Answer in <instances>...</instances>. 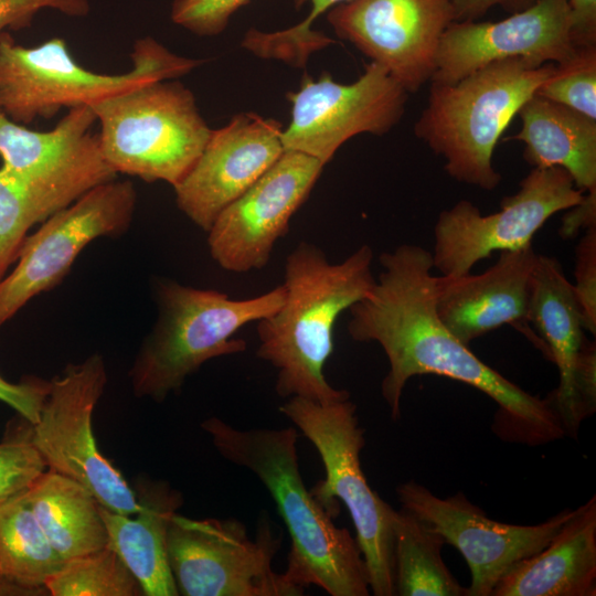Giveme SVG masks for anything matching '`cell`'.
<instances>
[{
    "label": "cell",
    "instance_id": "7a4b0ae2",
    "mask_svg": "<svg viewBox=\"0 0 596 596\" xmlns=\"http://www.w3.org/2000/svg\"><path fill=\"white\" fill-rule=\"evenodd\" d=\"M217 453L253 472L275 501L290 536L286 578L331 596L370 595L368 568L356 540L304 483L294 427L241 429L219 417L202 422Z\"/></svg>",
    "mask_w": 596,
    "mask_h": 596
},
{
    "label": "cell",
    "instance_id": "5bb4252c",
    "mask_svg": "<svg viewBox=\"0 0 596 596\" xmlns=\"http://www.w3.org/2000/svg\"><path fill=\"white\" fill-rule=\"evenodd\" d=\"M408 93L375 62L353 83L342 84L322 73L305 75L289 92L291 120L281 132L285 150L299 151L324 166L350 138L369 132L382 136L402 118Z\"/></svg>",
    "mask_w": 596,
    "mask_h": 596
},
{
    "label": "cell",
    "instance_id": "2e32d148",
    "mask_svg": "<svg viewBox=\"0 0 596 596\" xmlns=\"http://www.w3.org/2000/svg\"><path fill=\"white\" fill-rule=\"evenodd\" d=\"M327 19L339 38L416 93L435 73L455 11L453 0H350L331 8Z\"/></svg>",
    "mask_w": 596,
    "mask_h": 596
},
{
    "label": "cell",
    "instance_id": "9a60e30c",
    "mask_svg": "<svg viewBox=\"0 0 596 596\" xmlns=\"http://www.w3.org/2000/svg\"><path fill=\"white\" fill-rule=\"evenodd\" d=\"M396 493L403 509L460 552L471 573L466 596H492L499 581L544 549L575 513L565 509L540 524L517 525L488 518L462 492L443 499L411 480L398 485Z\"/></svg>",
    "mask_w": 596,
    "mask_h": 596
},
{
    "label": "cell",
    "instance_id": "4fadbf2b",
    "mask_svg": "<svg viewBox=\"0 0 596 596\" xmlns=\"http://www.w3.org/2000/svg\"><path fill=\"white\" fill-rule=\"evenodd\" d=\"M89 105L67 109L55 127L35 131L0 110L1 168L28 191L44 221L117 174L106 162L92 128Z\"/></svg>",
    "mask_w": 596,
    "mask_h": 596
},
{
    "label": "cell",
    "instance_id": "ac0fdd59",
    "mask_svg": "<svg viewBox=\"0 0 596 596\" xmlns=\"http://www.w3.org/2000/svg\"><path fill=\"white\" fill-rule=\"evenodd\" d=\"M576 50L567 0H534L500 21H454L441 36L430 82L455 83L492 62L512 57L536 65L561 64Z\"/></svg>",
    "mask_w": 596,
    "mask_h": 596
},
{
    "label": "cell",
    "instance_id": "e575fe53",
    "mask_svg": "<svg viewBox=\"0 0 596 596\" xmlns=\"http://www.w3.org/2000/svg\"><path fill=\"white\" fill-rule=\"evenodd\" d=\"M49 390L50 381L30 377L20 383H10L0 375V401L31 425L38 423Z\"/></svg>",
    "mask_w": 596,
    "mask_h": 596
},
{
    "label": "cell",
    "instance_id": "44dd1931",
    "mask_svg": "<svg viewBox=\"0 0 596 596\" xmlns=\"http://www.w3.org/2000/svg\"><path fill=\"white\" fill-rule=\"evenodd\" d=\"M529 320L557 366L560 383L550 396L566 436L576 437L582 423L575 400V374L586 340L573 284L560 262L538 254L531 277Z\"/></svg>",
    "mask_w": 596,
    "mask_h": 596
},
{
    "label": "cell",
    "instance_id": "f1b7e54d",
    "mask_svg": "<svg viewBox=\"0 0 596 596\" xmlns=\"http://www.w3.org/2000/svg\"><path fill=\"white\" fill-rule=\"evenodd\" d=\"M347 1L350 0H294L297 9L306 3L310 4L307 18L286 30L275 32L253 30L247 40L248 49L259 57L281 60L292 66L304 67L313 52L333 42L331 38L313 31L312 22L334 6Z\"/></svg>",
    "mask_w": 596,
    "mask_h": 596
},
{
    "label": "cell",
    "instance_id": "d6a6232c",
    "mask_svg": "<svg viewBox=\"0 0 596 596\" xmlns=\"http://www.w3.org/2000/svg\"><path fill=\"white\" fill-rule=\"evenodd\" d=\"M247 2L248 0H174L171 20L194 34L217 35L226 28L233 13Z\"/></svg>",
    "mask_w": 596,
    "mask_h": 596
},
{
    "label": "cell",
    "instance_id": "9c48e42d",
    "mask_svg": "<svg viewBox=\"0 0 596 596\" xmlns=\"http://www.w3.org/2000/svg\"><path fill=\"white\" fill-rule=\"evenodd\" d=\"M281 541L266 519L254 539L237 519L195 520L175 513L167 547L179 595H302L305 589L273 567Z\"/></svg>",
    "mask_w": 596,
    "mask_h": 596
},
{
    "label": "cell",
    "instance_id": "5b68a950",
    "mask_svg": "<svg viewBox=\"0 0 596 596\" xmlns=\"http://www.w3.org/2000/svg\"><path fill=\"white\" fill-rule=\"evenodd\" d=\"M285 296L284 285L257 297L232 299L219 290L157 280L158 317L129 372L135 395L162 402L209 360L245 351L246 341L234 334L275 313Z\"/></svg>",
    "mask_w": 596,
    "mask_h": 596
},
{
    "label": "cell",
    "instance_id": "30bf717a",
    "mask_svg": "<svg viewBox=\"0 0 596 596\" xmlns=\"http://www.w3.org/2000/svg\"><path fill=\"white\" fill-rule=\"evenodd\" d=\"M107 383L104 359L94 353L50 381L30 440L47 469L86 487L107 509L136 514L140 504L120 471L103 456L93 432V413Z\"/></svg>",
    "mask_w": 596,
    "mask_h": 596
},
{
    "label": "cell",
    "instance_id": "836d02e7",
    "mask_svg": "<svg viewBox=\"0 0 596 596\" xmlns=\"http://www.w3.org/2000/svg\"><path fill=\"white\" fill-rule=\"evenodd\" d=\"M575 284L584 330L596 333V225L585 230L575 248Z\"/></svg>",
    "mask_w": 596,
    "mask_h": 596
},
{
    "label": "cell",
    "instance_id": "277c9868",
    "mask_svg": "<svg viewBox=\"0 0 596 596\" xmlns=\"http://www.w3.org/2000/svg\"><path fill=\"white\" fill-rule=\"evenodd\" d=\"M554 68V63L536 65L512 57L492 62L455 83L432 82L414 132L445 159L451 178L491 191L501 181L492 163L498 140Z\"/></svg>",
    "mask_w": 596,
    "mask_h": 596
},
{
    "label": "cell",
    "instance_id": "ba28073f",
    "mask_svg": "<svg viewBox=\"0 0 596 596\" xmlns=\"http://www.w3.org/2000/svg\"><path fill=\"white\" fill-rule=\"evenodd\" d=\"M317 449L324 478L310 492L334 518L339 500L347 507L363 555L370 592L395 595L393 512L368 483L361 466L364 429L350 397L322 404L294 396L279 407Z\"/></svg>",
    "mask_w": 596,
    "mask_h": 596
},
{
    "label": "cell",
    "instance_id": "cb8c5ba5",
    "mask_svg": "<svg viewBox=\"0 0 596 596\" xmlns=\"http://www.w3.org/2000/svg\"><path fill=\"white\" fill-rule=\"evenodd\" d=\"M521 129L510 139L525 143L533 168L561 167L584 193H596V120L534 94L519 109Z\"/></svg>",
    "mask_w": 596,
    "mask_h": 596
},
{
    "label": "cell",
    "instance_id": "83f0119b",
    "mask_svg": "<svg viewBox=\"0 0 596 596\" xmlns=\"http://www.w3.org/2000/svg\"><path fill=\"white\" fill-rule=\"evenodd\" d=\"M52 596H136L141 587L120 556L105 546L64 562L45 583Z\"/></svg>",
    "mask_w": 596,
    "mask_h": 596
},
{
    "label": "cell",
    "instance_id": "4316f807",
    "mask_svg": "<svg viewBox=\"0 0 596 596\" xmlns=\"http://www.w3.org/2000/svg\"><path fill=\"white\" fill-rule=\"evenodd\" d=\"M64 562L42 530L24 491L0 503V578L45 594L46 581Z\"/></svg>",
    "mask_w": 596,
    "mask_h": 596
},
{
    "label": "cell",
    "instance_id": "8992f818",
    "mask_svg": "<svg viewBox=\"0 0 596 596\" xmlns=\"http://www.w3.org/2000/svg\"><path fill=\"white\" fill-rule=\"evenodd\" d=\"M132 49L128 72L103 74L81 65L62 38L26 47L4 31L0 34V110L26 125L147 81L177 79L205 62L177 55L150 36L138 39Z\"/></svg>",
    "mask_w": 596,
    "mask_h": 596
},
{
    "label": "cell",
    "instance_id": "f546056e",
    "mask_svg": "<svg viewBox=\"0 0 596 596\" xmlns=\"http://www.w3.org/2000/svg\"><path fill=\"white\" fill-rule=\"evenodd\" d=\"M535 94L596 120V45L577 47L571 58L555 64Z\"/></svg>",
    "mask_w": 596,
    "mask_h": 596
},
{
    "label": "cell",
    "instance_id": "6da1fadb",
    "mask_svg": "<svg viewBox=\"0 0 596 596\" xmlns=\"http://www.w3.org/2000/svg\"><path fill=\"white\" fill-rule=\"evenodd\" d=\"M381 273L371 291L349 308V336L376 342L389 371L381 393L391 417L411 377L434 374L462 382L499 406L494 433L503 440L538 446L566 436L551 397L540 398L481 361L441 322L436 311V276L429 251L402 244L381 254Z\"/></svg>",
    "mask_w": 596,
    "mask_h": 596
},
{
    "label": "cell",
    "instance_id": "7c38bea8",
    "mask_svg": "<svg viewBox=\"0 0 596 596\" xmlns=\"http://www.w3.org/2000/svg\"><path fill=\"white\" fill-rule=\"evenodd\" d=\"M136 204L134 184L116 178L43 221L24 240L13 270L0 280V326L32 298L57 286L89 243L124 234Z\"/></svg>",
    "mask_w": 596,
    "mask_h": 596
},
{
    "label": "cell",
    "instance_id": "d6986e66",
    "mask_svg": "<svg viewBox=\"0 0 596 596\" xmlns=\"http://www.w3.org/2000/svg\"><path fill=\"white\" fill-rule=\"evenodd\" d=\"M281 132L279 121L255 113L237 114L213 129L192 169L173 187L179 210L207 232L283 155Z\"/></svg>",
    "mask_w": 596,
    "mask_h": 596
},
{
    "label": "cell",
    "instance_id": "d4e9b609",
    "mask_svg": "<svg viewBox=\"0 0 596 596\" xmlns=\"http://www.w3.org/2000/svg\"><path fill=\"white\" fill-rule=\"evenodd\" d=\"M24 494L46 538L64 561L108 545L100 503L79 482L46 469Z\"/></svg>",
    "mask_w": 596,
    "mask_h": 596
},
{
    "label": "cell",
    "instance_id": "603a6c76",
    "mask_svg": "<svg viewBox=\"0 0 596 596\" xmlns=\"http://www.w3.org/2000/svg\"><path fill=\"white\" fill-rule=\"evenodd\" d=\"M596 496L575 509L550 543L517 563L492 596H595Z\"/></svg>",
    "mask_w": 596,
    "mask_h": 596
},
{
    "label": "cell",
    "instance_id": "74e56055",
    "mask_svg": "<svg viewBox=\"0 0 596 596\" xmlns=\"http://www.w3.org/2000/svg\"><path fill=\"white\" fill-rule=\"evenodd\" d=\"M534 0H453L455 21H473L500 6L512 13L525 9Z\"/></svg>",
    "mask_w": 596,
    "mask_h": 596
},
{
    "label": "cell",
    "instance_id": "e0dca14e",
    "mask_svg": "<svg viewBox=\"0 0 596 596\" xmlns=\"http://www.w3.org/2000/svg\"><path fill=\"white\" fill-rule=\"evenodd\" d=\"M323 167L311 156L285 150L209 228L207 245L214 262L232 273L265 267L276 242L288 232L292 215L309 196Z\"/></svg>",
    "mask_w": 596,
    "mask_h": 596
},
{
    "label": "cell",
    "instance_id": "3957f363",
    "mask_svg": "<svg viewBox=\"0 0 596 596\" xmlns=\"http://www.w3.org/2000/svg\"><path fill=\"white\" fill-rule=\"evenodd\" d=\"M373 251L362 245L339 263L329 262L316 245L301 242L285 264L283 306L257 324L256 355L276 371L280 397L299 396L322 404L350 397L323 373L333 351L339 316L373 288Z\"/></svg>",
    "mask_w": 596,
    "mask_h": 596
},
{
    "label": "cell",
    "instance_id": "8fae6325",
    "mask_svg": "<svg viewBox=\"0 0 596 596\" xmlns=\"http://www.w3.org/2000/svg\"><path fill=\"white\" fill-rule=\"evenodd\" d=\"M572 177L561 167L532 168L519 190L500 202V210L482 215L470 201L460 200L439 213L434 227L433 266L449 278L471 272L496 252L532 244L534 234L555 213L584 200Z\"/></svg>",
    "mask_w": 596,
    "mask_h": 596
},
{
    "label": "cell",
    "instance_id": "8d00e7d4",
    "mask_svg": "<svg viewBox=\"0 0 596 596\" xmlns=\"http://www.w3.org/2000/svg\"><path fill=\"white\" fill-rule=\"evenodd\" d=\"M576 47L596 45V0H567Z\"/></svg>",
    "mask_w": 596,
    "mask_h": 596
},
{
    "label": "cell",
    "instance_id": "d590c367",
    "mask_svg": "<svg viewBox=\"0 0 596 596\" xmlns=\"http://www.w3.org/2000/svg\"><path fill=\"white\" fill-rule=\"evenodd\" d=\"M73 0H0V34L6 29L20 30L31 25L42 9L66 12Z\"/></svg>",
    "mask_w": 596,
    "mask_h": 596
},
{
    "label": "cell",
    "instance_id": "484cf974",
    "mask_svg": "<svg viewBox=\"0 0 596 596\" xmlns=\"http://www.w3.org/2000/svg\"><path fill=\"white\" fill-rule=\"evenodd\" d=\"M395 595L464 596L441 557L444 539L405 509L393 512Z\"/></svg>",
    "mask_w": 596,
    "mask_h": 596
},
{
    "label": "cell",
    "instance_id": "ffe728a7",
    "mask_svg": "<svg viewBox=\"0 0 596 596\" xmlns=\"http://www.w3.org/2000/svg\"><path fill=\"white\" fill-rule=\"evenodd\" d=\"M538 254L532 244L500 252L481 274L436 276V311L441 322L468 344L494 329L511 326L545 351L529 320L532 273Z\"/></svg>",
    "mask_w": 596,
    "mask_h": 596
},
{
    "label": "cell",
    "instance_id": "4dcf8cb0",
    "mask_svg": "<svg viewBox=\"0 0 596 596\" xmlns=\"http://www.w3.org/2000/svg\"><path fill=\"white\" fill-rule=\"evenodd\" d=\"M43 221L24 187L0 167V280L17 260L29 230Z\"/></svg>",
    "mask_w": 596,
    "mask_h": 596
},
{
    "label": "cell",
    "instance_id": "7402d4cb",
    "mask_svg": "<svg viewBox=\"0 0 596 596\" xmlns=\"http://www.w3.org/2000/svg\"><path fill=\"white\" fill-rule=\"evenodd\" d=\"M140 504L131 515L99 505L110 546L138 581L142 595L177 596L168 557V530L183 504L181 492L166 481L140 479L135 491Z\"/></svg>",
    "mask_w": 596,
    "mask_h": 596
},
{
    "label": "cell",
    "instance_id": "1f68e13d",
    "mask_svg": "<svg viewBox=\"0 0 596 596\" xmlns=\"http://www.w3.org/2000/svg\"><path fill=\"white\" fill-rule=\"evenodd\" d=\"M46 469L30 434L0 443V503L25 491Z\"/></svg>",
    "mask_w": 596,
    "mask_h": 596
},
{
    "label": "cell",
    "instance_id": "52a82bcc",
    "mask_svg": "<svg viewBox=\"0 0 596 596\" xmlns=\"http://www.w3.org/2000/svg\"><path fill=\"white\" fill-rule=\"evenodd\" d=\"M102 153L116 174L172 188L192 169L211 129L193 93L175 79H151L89 105Z\"/></svg>",
    "mask_w": 596,
    "mask_h": 596
}]
</instances>
